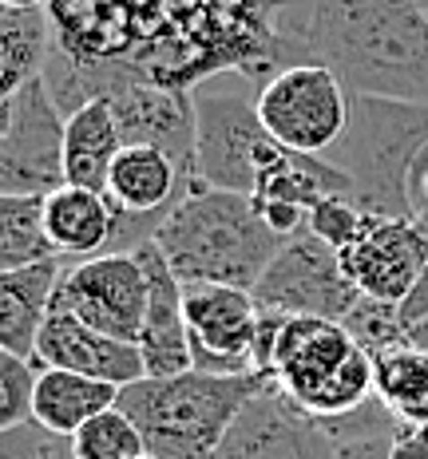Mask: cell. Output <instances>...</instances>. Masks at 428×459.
Segmentation results:
<instances>
[{"instance_id":"16","label":"cell","mask_w":428,"mask_h":459,"mask_svg":"<svg viewBox=\"0 0 428 459\" xmlns=\"http://www.w3.org/2000/svg\"><path fill=\"white\" fill-rule=\"evenodd\" d=\"M135 257L143 262L147 273V321L139 333V349H143V365L147 377H179V372L195 368L190 357V333H187V285L183 277L170 270L167 254L159 250V242H143Z\"/></svg>"},{"instance_id":"11","label":"cell","mask_w":428,"mask_h":459,"mask_svg":"<svg viewBox=\"0 0 428 459\" xmlns=\"http://www.w3.org/2000/svg\"><path fill=\"white\" fill-rule=\"evenodd\" d=\"M187 333L195 368L218 377L254 372V337H258V301L234 285H187Z\"/></svg>"},{"instance_id":"18","label":"cell","mask_w":428,"mask_h":459,"mask_svg":"<svg viewBox=\"0 0 428 459\" xmlns=\"http://www.w3.org/2000/svg\"><path fill=\"white\" fill-rule=\"evenodd\" d=\"M60 273L64 257L0 273V349L4 352L36 360V344H40V329L52 313Z\"/></svg>"},{"instance_id":"27","label":"cell","mask_w":428,"mask_h":459,"mask_svg":"<svg viewBox=\"0 0 428 459\" xmlns=\"http://www.w3.org/2000/svg\"><path fill=\"white\" fill-rule=\"evenodd\" d=\"M341 325H345L349 337H354L373 360L380 352H389V349H397V344L408 341V325L401 321V305H393V301L361 298Z\"/></svg>"},{"instance_id":"38","label":"cell","mask_w":428,"mask_h":459,"mask_svg":"<svg viewBox=\"0 0 428 459\" xmlns=\"http://www.w3.org/2000/svg\"><path fill=\"white\" fill-rule=\"evenodd\" d=\"M143 459H155V455H143Z\"/></svg>"},{"instance_id":"15","label":"cell","mask_w":428,"mask_h":459,"mask_svg":"<svg viewBox=\"0 0 428 459\" xmlns=\"http://www.w3.org/2000/svg\"><path fill=\"white\" fill-rule=\"evenodd\" d=\"M36 368H72L83 377L108 380V385H135L147 377L143 365V349L135 341H119L108 333L92 329L80 317L64 309H52L40 329V344H36Z\"/></svg>"},{"instance_id":"35","label":"cell","mask_w":428,"mask_h":459,"mask_svg":"<svg viewBox=\"0 0 428 459\" xmlns=\"http://www.w3.org/2000/svg\"><path fill=\"white\" fill-rule=\"evenodd\" d=\"M0 4H8V8H44L48 0H0Z\"/></svg>"},{"instance_id":"17","label":"cell","mask_w":428,"mask_h":459,"mask_svg":"<svg viewBox=\"0 0 428 459\" xmlns=\"http://www.w3.org/2000/svg\"><path fill=\"white\" fill-rule=\"evenodd\" d=\"M187 190L190 178L183 175V167L167 151L143 147V143H127L108 175V198L119 214L135 218H167Z\"/></svg>"},{"instance_id":"33","label":"cell","mask_w":428,"mask_h":459,"mask_svg":"<svg viewBox=\"0 0 428 459\" xmlns=\"http://www.w3.org/2000/svg\"><path fill=\"white\" fill-rule=\"evenodd\" d=\"M421 317H428V262H424L421 277H416L413 293H408V298L401 301V321H405V325H416Z\"/></svg>"},{"instance_id":"4","label":"cell","mask_w":428,"mask_h":459,"mask_svg":"<svg viewBox=\"0 0 428 459\" xmlns=\"http://www.w3.org/2000/svg\"><path fill=\"white\" fill-rule=\"evenodd\" d=\"M428 147V103L354 95L349 127L326 159L349 178L354 203L369 214L413 218L408 175Z\"/></svg>"},{"instance_id":"22","label":"cell","mask_w":428,"mask_h":459,"mask_svg":"<svg viewBox=\"0 0 428 459\" xmlns=\"http://www.w3.org/2000/svg\"><path fill=\"white\" fill-rule=\"evenodd\" d=\"M56 52V24L48 8L0 4V95L21 91L44 75Z\"/></svg>"},{"instance_id":"21","label":"cell","mask_w":428,"mask_h":459,"mask_svg":"<svg viewBox=\"0 0 428 459\" xmlns=\"http://www.w3.org/2000/svg\"><path fill=\"white\" fill-rule=\"evenodd\" d=\"M119 385L83 377L72 368H40L36 377V400H32V420L60 436H75L88 420L119 404Z\"/></svg>"},{"instance_id":"9","label":"cell","mask_w":428,"mask_h":459,"mask_svg":"<svg viewBox=\"0 0 428 459\" xmlns=\"http://www.w3.org/2000/svg\"><path fill=\"white\" fill-rule=\"evenodd\" d=\"M250 293L258 309L326 321H345L349 309L361 301V290L341 270V254L310 230L282 246Z\"/></svg>"},{"instance_id":"37","label":"cell","mask_w":428,"mask_h":459,"mask_svg":"<svg viewBox=\"0 0 428 459\" xmlns=\"http://www.w3.org/2000/svg\"><path fill=\"white\" fill-rule=\"evenodd\" d=\"M416 4H421V13H424V16H428V0H416Z\"/></svg>"},{"instance_id":"12","label":"cell","mask_w":428,"mask_h":459,"mask_svg":"<svg viewBox=\"0 0 428 459\" xmlns=\"http://www.w3.org/2000/svg\"><path fill=\"white\" fill-rule=\"evenodd\" d=\"M337 254L341 270L361 290V298L401 305L428 262V234L416 218L369 214L361 234Z\"/></svg>"},{"instance_id":"25","label":"cell","mask_w":428,"mask_h":459,"mask_svg":"<svg viewBox=\"0 0 428 459\" xmlns=\"http://www.w3.org/2000/svg\"><path fill=\"white\" fill-rule=\"evenodd\" d=\"M373 372H377V400L393 408L397 420H405L416 404H424V396H428V352L416 349L413 341L380 352V357L373 360Z\"/></svg>"},{"instance_id":"3","label":"cell","mask_w":428,"mask_h":459,"mask_svg":"<svg viewBox=\"0 0 428 459\" xmlns=\"http://www.w3.org/2000/svg\"><path fill=\"white\" fill-rule=\"evenodd\" d=\"M266 385L270 380L262 372L218 377L187 368L179 377H143L127 385L119 392V408L135 420L147 455L211 459Z\"/></svg>"},{"instance_id":"20","label":"cell","mask_w":428,"mask_h":459,"mask_svg":"<svg viewBox=\"0 0 428 459\" xmlns=\"http://www.w3.org/2000/svg\"><path fill=\"white\" fill-rule=\"evenodd\" d=\"M123 151L116 111L108 100H92L68 115L64 131V178L72 186H88L108 195V175Z\"/></svg>"},{"instance_id":"14","label":"cell","mask_w":428,"mask_h":459,"mask_svg":"<svg viewBox=\"0 0 428 459\" xmlns=\"http://www.w3.org/2000/svg\"><path fill=\"white\" fill-rule=\"evenodd\" d=\"M223 447H231L242 459H333L337 455V444L326 432V424L306 416L293 400H285L274 380L238 416V424L223 439Z\"/></svg>"},{"instance_id":"8","label":"cell","mask_w":428,"mask_h":459,"mask_svg":"<svg viewBox=\"0 0 428 459\" xmlns=\"http://www.w3.org/2000/svg\"><path fill=\"white\" fill-rule=\"evenodd\" d=\"M68 115L52 100L44 75L0 103V195H52L64 178Z\"/></svg>"},{"instance_id":"5","label":"cell","mask_w":428,"mask_h":459,"mask_svg":"<svg viewBox=\"0 0 428 459\" xmlns=\"http://www.w3.org/2000/svg\"><path fill=\"white\" fill-rule=\"evenodd\" d=\"M270 380L313 420L349 416L377 396L373 357L326 317H285Z\"/></svg>"},{"instance_id":"10","label":"cell","mask_w":428,"mask_h":459,"mask_svg":"<svg viewBox=\"0 0 428 459\" xmlns=\"http://www.w3.org/2000/svg\"><path fill=\"white\" fill-rule=\"evenodd\" d=\"M52 309L80 317L92 329L119 341H135L147 321V273L135 250L80 257L64 265Z\"/></svg>"},{"instance_id":"2","label":"cell","mask_w":428,"mask_h":459,"mask_svg":"<svg viewBox=\"0 0 428 459\" xmlns=\"http://www.w3.org/2000/svg\"><path fill=\"white\" fill-rule=\"evenodd\" d=\"M155 242L183 285L254 290L285 238L262 222L254 195L190 183L155 230Z\"/></svg>"},{"instance_id":"26","label":"cell","mask_w":428,"mask_h":459,"mask_svg":"<svg viewBox=\"0 0 428 459\" xmlns=\"http://www.w3.org/2000/svg\"><path fill=\"white\" fill-rule=\"evenodd\" d=\"M72 447H75V459H143L147 455L143 432L119 404L88 420L72 436Z\"/></svg>"},{"instance_id":"32","label":"cell","mask_w":428,"mask_h":459,"mask_svg":"<svg viewBox=\"0 0 428 459\" xmlns=\"http://www.w3.org/2000/svg\"><path fill=\"white\" fill-rule=\"evenodd\" d=\"M408 203H413V218L428 234V147L421 151V159L413 162V175H408Z\"/></svg>"},{"instance_id":"28","label":"cell","mask_w":428,"mask_h":459,"mask_svg":"<svg viewBox=\"0 0 428 459\" xmlns=\"http://www.w3.org/2000/svg\"><path fill=\"white\" fill-rule=\"evenodd\" d=\"M36 377H40V368L32 360L0 349V428H16L32 420Z\"/></svg>"},{"instance_id":"1","label":"cell","mask_w":428,"mask_h":459,"mask_svg":"<svg viewBox=\"0 0 428 459\" xmlns=\"http://www.w3.org/2000/svg\"><path fill=\"white\" fill-rule=\"evenodd\" d=\"M298 52L354 95L428 103V16L416 0H306Z\"/></svg>"},{"instance_id":"31","label":"cell","mask_w":428,"mask_h":459,"mask_svg":"<svg viewBox=\"0 0 428 459\" xmlns=\"http://www.w3.org/2000/svg\"><path fill=\"white\" fill-rule=\"evenodd\" d=\"M254 206H258L262 222L278 238H285V242L310 230V210L298 206V203H285V198H254Z\"/></svg>"},{"instance_id":"7","label":"cell","mask_w":428,"mask_h":459,"mask_svg":"<svg viewBox=\"0 0 428 459\" xmlns=\"http://www.w3.org/2000/svg\"><path fill=\"white\" fill-rule=\"evenodd\" d=\"M354 91L326 64H285L258 88V115L290 151L326 155L345 135Z\"/></svg>"},{"instance_id":"6","label":"cell","mask_w":428,"mask_h":459,"mask_svg":"<svg viewBox=\"0 0 428 459\" xmlns=\"http://www.w3.org/2000/svg\"><path fill=\"white\" fill-rule=\"evenodd\" d=\"M226 75L195 83V183L254 195L258 155L274 135L258 115V91L226 88Z\"/></svg>"},{"instance_id":"29","label":"cell","mask_w":428,"mask_h":459,"mask_svg":"<svg viewBox=\"0 0 428 459\" xmlns=\"http://www.w3.org/2000/svg\"><path fill=\"white\" fill-rule=\"evenodd\" d=\"M0 459H75L72 436L44 428L40 420H28L16 428H0Z\"/></svg>"},{"instance_id":"13","label":"cell","mask_w":428,"mask_h":459,"mask_svg":"<svg viewBox=\"0 0 428 459\" xmlns=\"http://www.w3.org/2000/svg\"><path fill=\"white\" fill-rule=\"evenodd\" d=\"M103 100L116 111L123 147L143 143V147L167 151L183 167V175L195 183V100H190V88L127 80L116 83Z\"/></svg>"},{"instance_id":"36","label":"cell","mask_w":428,"mask_h":459,"mask_svg":"<svg viewBox=\"0 0 428 459\" xmlns=\"http://www.w3.org/2000/svg\"><path fill=\"white\" fill-rule=\"evenodd\" d=\"M211 459H242V455H238V452H231V447H218V452H214Z\"/></svg>"},{"instance_id":"19","label":"cell","mask_w":428,"mask_h":459,"mask_svg":"<svg viewBox=\"0 0 428 459\" xmlns=\"http://www.w3.org/2000/svg\"><path fill=\"white\" fill-rule=\"evenodd\" d=\"M44 226L56 254L80 262V257H100L111 250L119 210L103 190L64 183L60 190H52L44 198Z\"/></svg>"},{"instance_id":"34","label":"cell","mask_w":428,"mask_h":459,"mask_svg":"<svg viewBox=\"0 0 428 459\" xmlns=\"http://www.w3.org/2000/svg\"><path fill=\"white\" fill-rule=\"evenodd\" d=\"M408 341H413L416 349H424V352H428V317H421L416 325H408Z\"/></svg>"},{"instance_id":"24","label":"cell","mask_w":428,"mask_h":459,"mask_svg":"<svg viewBox=\"0 0 428 459\" xmlns=\"http://www.w3.org/2000/svg\"><path fill=\"white\" fill-rule=\"evenodd\" d=\"M326 432L337 444L333 459H393V439L401 420L389 404H380L373 396L369 404H361L357 412L337 416V420H321Z\"/></svg>"},{"instance_id":"30","label":"cell","mask_w":428,"mask_h":459,"mask_svg":"<svg viewBox=\"0 0 428 459\" xmlns=\"http://www.w3.org/2000/svg\"><path fill=\"white\" fill-rule=\"evenodd\" d=\"M365 218H369V210H361L354 198H321V203L310 210V234L321 238L333 250H345L361 234Z\"/></svg>"},{"instance_id":"23","label":"cell","mask_w":428,"mask_h":459,"mask_svg":"<svg viewBox=\"0 0 428 459\" xmlns=\"http://www.w3.org/2000/svg\"><path fill=\"white\" fill-rule=\"evenodd\" d=\"M44 198L48 195H0V273L60 257L44 226Z\"/></svg>"}]
</instances>
